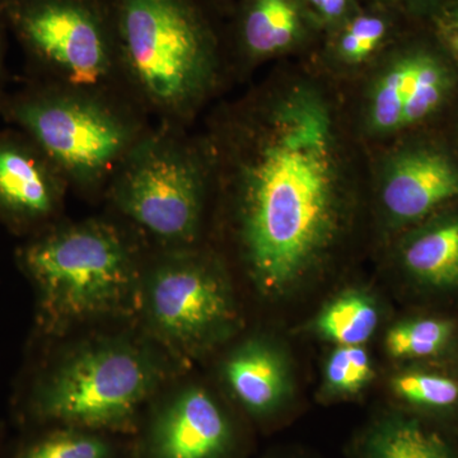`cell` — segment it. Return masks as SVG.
<instances>
[{"instance_id": "1", "label": "cell", "mask_w": 458, "mask_h": 458, "mask_svg": "<svg viewBox=\"0 0 458 458\" xmlns=\"http://www.w3.org/2000/svg\"><path fill=\"white\" fill-rule=\"evenodd\" d=\"M221 174L247 267L278 295L318 264L340 218V170L324 102L295 90L236 111L207 150Z\"/></svg>"}, {"instance_id": "2", "label": "cell", "mask_w": 458, "mask_h": 458, "mask_svg": "<svg viewBox=\"0 0 458 458\" xmlns=\"http://www.w3.org/2000/svg\"><path fill=\"white\" fill-rule=\"evenodd\" d=\"M123 82L143 111L181 125L212 89L216 40L197 0H110Z\"/></svg>"}, {"instance_id": "3", "label": "cell", "mask_w": 458, "mask_h": 458, "mask_svg": "<svg viewBox=\"0 0 458 458\" xmlns=\"http://www.w3.org/2000/svg\"><path fill=\"white\" fill-rule=\"evenodd\" d=\"M20 261L38 288L45 322L56 330L128 311L140 294L134 243L105 219L38 232Z\"/></svg>"}, {"instance_id": "4", "label": "cell", "mask_w": 458, "mask_h": 458, "mask_svg": "<svg viewBox=\"0 0 458 458\" xmlns=\"http://www.w3.org/2000/svg\"><path fill=\"white\" fill-rule=\"evenodd\" d=\"M131 99L44 82L0 93V114L26 132L83 191L106 190L117 167L149 131Z\"/></svg>"}, {"instance_id": "5", "label": "cell", "mask_w": 458, "mask_h": 458, "mask_svg": "<svg viewBox=\"0 0 458 458\" xmlns=\"http://www.w3.org/2000/svg\"><path fill=\"white\" fill-rule=\"evenodd\" d=\"M210 174L207 152L161 123L123 158L106 192L114 209L168 250L197 240Z\"/></svg>"}, {"instance_id": "6", "label": "cell", "mask_w": 458, "mask_h": 458, "mask_svg": "<svg viewBox=\"0 0 458 458\" xmlns=\"http://www.w3.org/2000/svg\"><path fill=\"white\" fill-rule=\"evenodd\" d=\"M3 22L47 83L129 96L110 0H7Z\"/></svg>"}, {"instance_id": "7", "label": "cell", "mask_w": 458, "mask_h": 458, "mask_svg": "<svg viewBox=\"0 0 458 458\" xmlns=\"http://www.w3.org/2000/svg\"><path fill=\"white\" fill-rule=\"evenodd\" d=\"M155 360L131 344L98 343L75 352L35 394L41 418L68 428L123 430L159 381Z\"/></svg>"}, {"instance_id": "8", "label": "cell", "mask_w": 458, "mask_h": 458, "mask_svg": "<svg viewBox=\"0 0 458 458\" xmlns=\"http://www.w3.org/2000/svg\"><path fill=\"white\" fill-rule=\"evenodd\" d=\"M144 284L150 325L174 348L192 351L212 342L236 316L225 279L186 249L170 250Z\"/></svg>"}, {"instance_id": "9", "label": "cell", "mask_w": 458, "mask_h": 458, "mask_svg": "<svg viewBox=\"0 0 458 458\" xmlns=\"http://www.w3.org/2000/svg\"><path fill=\"white\" fill-rule=\"evenodd\" d=\"M68 181L20 129L0 131V219L9 227H41L59 213Z\"/></svg>"}, {"instance_id": "10", "label": "cell", "mask_w": 458, "mask_h": 458, "mask_svg": "<svg viewBox=\"0 0 458 458\" xmlns=\"http://www.w3.org/2000/svg\"><path fill=\"white\" fill-rule=\"evenodd\" d=\"M232 441L228 419L207 391L189 388L157 418L152 458H222Z\"/></svg>"}, {"instance_id": "11", "label": "cell", "mask_w": 458, "mask_h": 458, "mask_svg": "<svg viewBox=\"0 0 458 458\" xmlns=\"http://www.w3.org/2000/svg\"><path fill=\"white\" fill-rule=\"evenodd\" d=\"M458 197V165L430 149L410 150L390 165L382 189L386 210L399 222L418 221Z\"/></svg>"}, {"instance_id": "12", "label": "cell", "mask_w": 458, "mask_h": 458, "mask_svg": "<svg viewBox=\"0 0 458 458\" xmlns=\"http://www.w3.org/2000/svg\"><path fill=\"white\" fill-rule=\"evenodd\" d=\"M318 26L304 0H242L237 40L243 55L264 59L297 47Z\"/></svg>"}, {"instance_id": "13", "label": "cell", "mask_w": 458, "mask_h": 458, "mask_svg": "<svg viewBox=\"0 0 458 458\" xmlns=\"http://www.w3.org/2000/svg\"><path fill=\"white\" fill-rule=\"evenodd\" d=\"M225 382L232 394L252 414H267L278 408L288 388L284 360L276 349L250 342L225 361Z\"/></svg>"}, {"instance_id": "14", "label": "cell", "mask_w": 458, "mask_h": 458, "mask_svg": "<svg viewBox=\"0 0 458 458\" xmlns=\"http://www.w3.org/2000/svg\"><path fill=\"white\" fill-rule=\"evenodd\" d=\"M406 269L437 288L458 286V216L419 232L403 252Z\"/></svg>"}, {"instance_id": "15", "label": "cell", "mask_w": 458, "mask_h": 458, "mask_svg": "<svg viewBox=\"0 0 458 458\" xmlns=\"http://www.w3.org/2000/svg\"><path fill=\"white\" fill-rule=\"evenodd\" d=\"M361 458H452L445 443L417 421L388 419L373 428Z\"/></svg>"}, {"instance_id": "16", "label": "cell", "mask_w": 458, "mask_h": 458, "mask_svg": "<svg viewBox=\"0 0 458 458\" xmlns=\"http://www.w3.org/2000/svg\"><path fill=\"white\" fill-rule=\"evenodd\" d=\"M378 325L376 304L367 295H340L319 313L316 327L325 339L339 346L363 345Z\"/></svg>"}, {"instance_id": "17", "label": "cell", "mask_w": 458, "mask_h": 458, "mask_svg": "<svg viewBox=\"0 0 458 458\" xmlns=\"http://www.w3.org/2000/svg\"><path fill=\"white\" fill-rule=\"evenodd\" d=\"M360 9L331 31L333 47L348 63H361L375 55L390 40L394 30V11L382 5Z\"/></svg>"}, {"instance_id": "18", "label": "cell", "mask_w": 458, "mask_h": 458, "mask_svg": "<svg viewBox=\"0 0 458 458\" xmlns=\"http://www.w3.org/2000/svg\"><path fill=\"white\" fill-rule=\"evenodd\" d=\"M418 57L419 49L415 47L400 54L379 78L370 104V122L377 131H393L401 128Z\"/></svg>"}, {"instance_id": "19", "label": "cell", "mask_w": 458, "mask_h": 458, "mask_svg": "<svg viewBox=\"0 0 458 458\" xmlns=\"http://www.w3.org/2000/svg\"><path fill=\"white\" fill-rule=\"evenodd\" d=\"M447 87V72L441 60L426 49H419L418 65L410 84L401 128L421 122L432 114L445 98Z\"/></svg>"}, {"instance_id": "20", "label": "cell", "mask_w": 458, "mask_h": 458, "mask_svg": "<svg viewBox=\"0 0 458 458\" xmlns=\"http://www.w3.org/2000/svg\"><path fill=\"white\" fill-rule=\"evenodd\" d=\"M450 322L417 319L403 322L388 331L386 349L394 358H424L436 354L450 340Z\"/></svg>"}, {"instance_id": "21", "label": "cell", "mask_w": 458, "mask_h": 458, "mask_svg": "<svg viewBox=\"0 0 458 458\" xmlns=\"http://www.w3.org/2000/svg\"><path fill=\"white\" fill-rule=\"evenodd\" d=\"M110 452L108 443L98 434L68 428L31 443L18 458H110Z\"/></svg>"}, {"instance_id": "22", "label": "cell", "mask_w": 458, "mask_h": 458, "mask_svg": "<svg viewBox=\"0 0 458 458\" xmlns=\"http://www.w3.org/2000/svg\"><path fill=\"white\" fill-rule=\"evenodd\" d=\"M372 377L369 352L361 345L339 346L328 358L327 382L335 394H358Z\"/></svg>"}, {"instance_id": "23", "label": "cell", "mask_w": 458, "mask_h": 458, "mask_svg": "<svg viewBox=\"0 0 458 458\" xmlns=\"http://www.w3.org/2000/svg\"><path fill=\"white\" fill-rule=\"evenodd\" d=\"M391 387L400 399L415 405L447 408L458 401V382L447 377L405 373L394 377Z\"/></svg>"}, {"instance_id": "24", "label": "cell", "mask_w": 458, "mask_h": 458, "mask_svg": "<svg viewBox=\"0 0 458 458\" xmlns=\"http://www.w3.org/2000/svg\"><path fill=\"white\" fill-rule=\"evenodd\" d=\"M316 23L334 31L360 11L357 0H304Z\"/></svg>"}, {"instance_id": "25", "label": "cell", "mask_w": 458, "mask_h": 458, "mask_svg": "<svg viewBox=\"0 0 458 458\" xmlns=\"http://www.w3.org/2000/svg\"><path fill=\"white\" fill-rule=\"evenodd\" d=\"M372 2L373 4L382 5L393 11H403L411 14L432 13L438 22L445 9L454 0H372Z\"/></svg>"}, {"instance_id": "26", "label": "cell", "mask_w": 458, "mask_h": 458, "mask_svg": "<svg viewBox=\"0 0 458 458\" xmlns=\"http://www.w3.org/2000/svg\"><path fill=\"white\" fill-rule=\"evenodd\" d=\"M439 27L445 29L457 30L458 31V0H454L443 12L441 20L438 21Z\"/></svg>"}, {"instance_id": "27", "label": "cell", "mask_w": 458, "mask_h": 458, "mask_svg": "<svg viewBox=\"0 0 458 458\" xmlns=\"http://www.w3.org/2000/svg\"><path fill=\"white\" fill-rule=\"evenodd\" d=\"M443 41L445 42L452 53L458 57V31L457 30L445 29L441 27Z\"/></svg>"}, {"instance_id": "28", "label": "cell", "mask_w": 458, "mask_h": 458, "mask_svg": "<svg viewBox=\"0 0 458 458\" xmlns=\"http://www.w3.org/2000/svg\"><path fill=\"white\" fill-rule=\"evenodd\" d=\"M4 23L0 22V80L3 73V57H4Z\"/></svg>"}, {"instance_id": "29", "label": "cell", "mask_w": 458, "mask_h": 458, "mask_svg": "<svg viewBox=\"0 0 458 458\" xmlns=\"http://www.w3.org/2000/svg\"><path fill=\"white\" fill-rule=\"evenodd\" d=\"M5 3H7V0H0V22H3V13H4Z\"/></svg>"}]
</instances>
